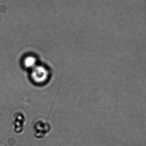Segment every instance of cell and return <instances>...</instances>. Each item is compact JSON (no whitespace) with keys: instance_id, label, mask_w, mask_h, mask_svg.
<instances>
[{"instance_id":"cell-1","label":"cell","mask_w":146,"mask_h":146,"mask_svg":"<svg viewBox=\"0 0 146 146\" xmlns=\"http://www.w3.org/2000/svg\"><path fill=\"white\" fill-rule=\"evenodd\" d=\"M50 76L49 69L42 65H37L31 69V78L36 84L41 85L46 83L49 79Z\"/></svg>"},{"instance_id":"cell-2","label":"cell","mask_w":146,"mask_h":146,"mask_svg":"<svg viewBox=\"0 0 146 146\" xmlns=\"http://www.w3.org/2000/svg\"><path fill=\"white\" fill-rule=\"evenodd\" d=\"M23 64L25 68L31 70L37 65V59L33 56H28L24 58Z\"/></svg>"}]
</instances>
